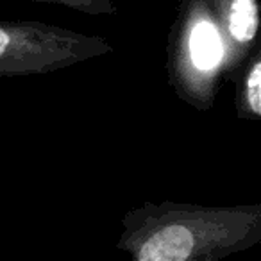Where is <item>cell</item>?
Segmentation results:
<instances>
[{"mask_svg": "<svg viewBox=\"0 0 261 261\" xmlns=\"http://www.w3.org/2000/svg\"><path fill=\"white\" fill-rule=\"evenodd\" d=\"M40 4H54L63 8L73 9V11L86 13V15H115L118 11V6L111 0H33Z\"/></svg>", "mask_w": 261, "mask_h": 261, "instance_id": "6", "label": "cell"}, {"mask_svg": "<svg viewBox=\"0 0 261 261\" xmlns=\"http://www.w3.org/2000/svg\"><path fill=\"white\" fill-rule=\"evenodd\" d=\"M236 113L242 120L261 118V52L257 48L247 59V68L238 84Z\"/></svg>", "mask_w": 261, "mask_h": 261, "instance_id": "5", "label": "cell"}, {"mask_svg": "<svg viewBox=\"0 0 261 261\" xmlns=\"http://www.w3.org/2000/svg\"><path fill=\"white\" fill-rule=\"evenodd\" d=\"M261 242V204L145 202L127 211L116 249L136 261H218Z\"/></svg>", "mask_w": 261, "mask_h": 261, "instance_id": "1", "label": "cell"}, {"mask_svg": "<svg viewBox=\"0 0 261 261\" xmlns=\"http://www.w3.org/2000/svg\"><path fill=\"white\" fill-rule=\"evenodd\" d=\"M224 65V43L210 0H182L168 41L174 91L197 109L213 106Z\"/></svg>", "mask_w": 261, "mask_h": 261, "instance_id": "2", "label": "cell"}, {"mask_svg": "<svg viewBox=\"0 0 261 261\" xmlns=\"http://www.w3.org/2000/svg\"><path fill=\"white\" fill-rule=\"evenodd\" d=\"M224 43L222 73L227 77L252 54L259 31L257 0H210Z\"/></svg>", "mask_w": 261, "mask_h": 261, "instance_id": "4", "label": "cell"}, {"mask_svg": "<svg viewBox=\"0 0 261 261\" xmlns=\"http://www.w3.org/2000/svg\"><path fill=\"white\" fill-rule=\"evenodd\" d=\"M113 52L100 36L41 22L0 20V77L43 75Z\"/></svg>", "mask_w": 261, "mask_h": 261, "instance_id": "3", "label": "cell"}]
</instances>
